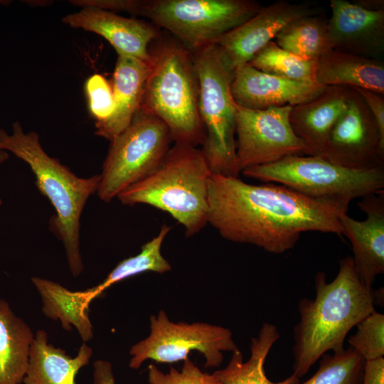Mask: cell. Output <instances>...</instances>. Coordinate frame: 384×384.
<instances>
[{"instance_id": "15", "label": "cell", "mask_w": 384, "mask_h": 384, "mask_svg": "<svg viewBox=\"0 0 384 384\" xmlns=\"http://www.w3.org/2000/svg\"><path fill=\"white\" fill-rule=\"evenodd\" d=\"M327 27L331 48L382 60L384 54V11H369L353 2L331 0Z\"/></svg>"}, {"instance_id": "22", "label": "cell", "mask_w": 384, "mask_h": 384, "mask_svg": "<svg viewBox=\"0 0 384 384\" xmlns=\"http://www.w3.org/2000/svg\"><path fill=\"white\" fill-rule=\"evenodd\" d=\"M31 281L38 292L42 311L50 319L60 321L65 331H78L82 342L93 338V326L89 317V302L85 290L71 291L58 282L33 277Z\"/></svg>"}, {"instance_id": "16", "label": "cell", "mask_w": 384, "mask_h": 384, "mask_svg": "<svg viewBox=\"0 0 384 384\" xmlns=\"http://www.w3.org/2000/svg\"><path fill=\"white\" fill-rule=\"evenodd\" d=\"M358 206L366 214L364 220L343 213L339 223L342 235L352 245V258L360 280L372 287L376 277L384 273V193L362 198Z\"/></svg>"}, {"instance_id": "30", "label": "cell", "mask_w": 384, "mask_h": 384, "mask_svg": "<svg viewBox=\"0 0 384 384\" xmlns=\"http://www.w3.org/2000/svg\"><path fill=\"white\" fill-rule=\"evenodd\" d=\"M149 384H222L216 376L202 372L188 357L184 360L181 371L171 368L164 373L154 364L148 368Z\"/></svg>"}, {"instance_id": "25", "label": "cell", "mask_w": 384, "mask_h": 384, "mask_svg": "<svg viewBox=\"0 0 384 384\" xmlns=\"http://www.w3.org/2000/svg\"><path fill=\"white\" fill-rule=\"evenodd\" d=\"M323 15L304 16L288 24L275 37L274 42L282 49L309 60H318L332 49Z\"/></svg>"}, {"instance_id": "14", "label": "cell", "mask_w": 384, "mask_h": 384, "mask_svg": "<svg viewBox=\"0 0 384 384\" xmlns=\"http://www.w3.org/2000/svg\"><path fill=\"white\" fill-rule=\"evenodd\" d=\"M326 87L316 82L296 81L270 75L246 63L235 70L230 90L238 105L262 110L306 102Z\"/></svg>"}, {"instance_id": "19", "label": "cell", "mask_w": 384, "mask_h": 384, "mask_svg": "<svg viewBox=\"0 0 384 384\" xmlns=\"http://www.w3.org/2000/svg\"><path fill=\"white\" fill-rule=\"evenodd\" d=\"M150 63L117 55L111 83L114 110L107 120L95 124V134L112 142L129 126L142 102Z\"/></svg>"}, {"instance_id": "10", "label": "cell", "mask_w": 384, "mask_h": 384, "mask_svg": "<svg viewBox=\"0 0 384 384\" xmlns=\"http://www.w3.org/2000/svg\"><path fill=\"white\" fill-rule=\"evenodd\" d=\"M150 334L133 345L129 366L137 369L148 359L158 363H174L188 358L196 351L206 358V368L218 367L224 351H235L238 347L232 332L220 326L207 323H175L164 310L150 316Z\"/></svg>"}, {"instance_id": "18", "label": "cell", "mask_w": 384, "mask_h": 384, "mask_svg": "<svg viewBox=\"0 0 384 384\" xmlns=\"http://www.w3.org/2000/svg\"><path fill=\"white\" fill-rule=\"evenodd\" d=\"M352 87L330 86L314 99L292 107L289 122L306 156H321L329 136L348 107Z\"/></svg>"}, {"instance_id": "23", "label": "cell", "mask_w": 384, "mask_h": 384, "mask_svg": "<svg viewBox=\"0 0 384 384\" xmlns=\"http://www.w3.org/2000/svg\"><path fill=\"white\" fill-rule=\"evenodd\" d=\"M30 326L0 297V384H21L34 339Z\"/></svg>"}, {"instance_id": "35", "label": "cell", "mask_w": 384, "mask_h": 384, "mask_svg": "<svg viewBox=\"0 0 384 384\" xmlns=\"http://www.w3.org/2000/svg\"><path fill=\"white\" fill-rule=\"evenodd\" d=\"M353 3L366 10L384 11L383 0H357Z\"/></svg>"}, {"instance_id": "3", "label": "cell", "mask_w": 384, "mask_h": 384, "mask_svg": "<svg viewBox=\"0 0 384 384\" xmlns=\"http://www.w3.org/2000/svg\"><path fill=\"white\" fill-rule=\"evenodd\" d=\"M212 174L201 149L174 144L150 174L117 198L124 205L146 204L169 213L191 237L208 224Z\"/></svg>"}, {"instance_id": "24", "label": "cell", "mask_w": 384, "mask_h": 384, "mask_svg": "<svg viewBox=\"0 0 384 384\" xmlns=\"http://www.w3.org/2000/svg\"><path fill=\"white\" fill-rule=\"evenodd\" d=\"M276 326L264 323L257 337L251 339L250 356L243 361V356L238 349L233 352L228 366L213 374L222 384H297L299 379L293 375L279 382L271 381L266 375L264 365L273 345L279 338Z\"/></svg>"}, {"instance_id": "4", "label": "cell", "mask_w": 384, "mask_h": 384, "mask_svg": "<svg viewBox=\"0 0 384 384\" xmlns=\"http://www.w3.org/2000/svg\"><path fill=\"white\" fill-rule=\"evenodd\" d=\"M0 145L27 163L36 176L39 191L49 200L56 215L52 226L63 242L70 271L78 277L84 266L80 251V219L89 197L97 191L100 174L80 178L41 147L35 132L25 133L18 122L9 134L0 129Z\"/></svg>"}, {"instance_id": "12", "label": "cell", "mask_w": 384, "mask_h": 384, "mask_svg": "<svg viewBox=\"0 0 384 384\" xmlns=\"http://www.w3.org/2000/svg\"><path fill=\"white\" fill-rule=\"evenodd\" d=\"M321 157L351 169L384 168V139L366 102L353 87L347 109L332 129Z\"/></svg>"}, {"instance_id": "6", "label": "cell", "mask_w": 384, "mask_h": 384, "mask_svg": "<svg viewBox=\"0 0 384 384\" xmlns=\"http://www.w3.org/2000/svg\"><path fill=\"white\" fill-rule=\"evenodd\" d=\"M199 82L198 109L205 129L201 151L213 174L239 177L236 161L235 69L217 44L193 50Z\"/></svg>"}, {"instance_id": "20", "label": "cell", "mask_w": 384, "mask_h": 384, "mask_svg": "<svg viewBox=\"0 0 384 384\" xmlns=\"http://www.w3.org/2000/svg\"><path fill=\"white\" fill-rule=\"evenodd\" d=\"M92 349L82 342L78 354L69 356L61 348L48 343L47 333L37 331L31 345L28 366L23 384H77L79 370L89 364Z\"/></svg>"}, {"instance_id": "21", "label": "cell", "mask_w": 384, "mask_h": 384, "mask_svg": "<svg viewBox=\"0 0 384 384\" xmlns=\"http://www.w3.org/2000/svg\"><path fill=\"white\" fill-rule=\"evenodd\" d=\"M316 82L326 87L346 86L384 95V63L331 49L317 60Z\"/></svg>"}, {"instance_id": "26", "label": "cell", "mask_w": 384, "mask_h": 384, "mask_svg": "<svg viewBox=\"0 0 384 384\" xmlns=\"http://www.w3.org/2000/svg\"><path fill=\"white\" fill-rule=\"evenodd\" d=\"M171 229L166 224L162 225L159 234L144 244L139 254L121 261L100 284L85 289L90 302L114 284L130 277L145 272L161 274L170 271L171 265L162 255L161 247Z\"/></svg>"}, {"instance_id": "36", "label": "cell", "mask_w": 384, "mask_h": 384, "mask_svg": "<svg viewBox=\"0 0 384 384\" xmlns=\"http://www.w3.org/2000/svg\"><path fill=\"white\" fill-rule=\"evenodd\" d=\"M9 158L6 151L4 150L0 145V164L4 163Z\"/></svg>"}, {"instance_id": "13", "label": "cell", "mask_w": 384, "mask_h": 384, "mask_svg": "<svg viewBox=\"0 0 384 384\" xmlns=\"http://www.w3.org/2000/svg\"><path fill=\"white\" fill-rule=\"evenodd\" d=\"M310 5L279 1L262 8L250 19L223 36L216 43L232 67L248 63L288 24L314 15Z\"/></svg>"}, {"instance_id": "2", "label": "cell", "mask_w": 384, "mask_h": 384, "mask_svg": "<svg viewBox=\"0 0 384 384\" xmlns=\"http://www.w3.org/2000/svg\"><path fill=\"white\" fill-rule=\"evenodd\" d=\"M315 290L314 299L299 302V320L293 329L292 375L298 379L324 353L343 349L348 332L375 311V290L360 280L351 256L340 260L331 282L325 272H318Z\"/></svg>"}, {"instance_id": "29", "label": "cell", "mask_w": 384, "mask_h": 384, "mask_svg": "<svg viewBox=\"0 0 384 384\" xmlns=\"http://www.w3.org/2000/svg\"><path fill=\"white\" fill-rule=\"evenodd\" d=\"M356 327V333L348 340V346L365 361L383 358L384 315L374 311L361 321Z\"/></svg>"}, {"instance_id": "31", "label": "cell", "mask_w": 384, "mask_h": 384, "mask_svg": "<svg viewBox=\"0 0 384 384\" xmlns=\"http://www.w3.org/2000/svg\"><path fill=\"white\" fill-rule=\"evenodd\" d=\"M89 109L95 124L107 120L114 110L113 90L107 79L100 74L91 75L85 83Z\"/></svg>"}, {"instance_id": "37", "label": "cell", "mask_w": 384, "mask_h": 384, "mask_svg": "<svg viewBox=\"0 0 384 384\" xmlns=\"http://www.w3.org/2000/svg\"><path fill=\"white\" fill-rule=\"evenodd\" d=\"M1 203H1V198H0V206H1Z\"/></svg>"}, {"instance_id": "33", "label": "cell", "mask_w": 384, "mask_h": 384, "mask_svg": "<svg viewBox=\"0 0 384 384\" xmlns=\"http://www.w3.org/2000/svg\"><path fill=\"white\" fill-rule=\"evenodd\" d=\"M361 384H384V358L365 361Z\"/></svg>"}, {"instance_id": "34", "label": "cell", "mask_w": 384, "mask_h": 384, "mask_svg": "<svg viewBox=\"0 0 384 384\" xmlns=\"http://www.w3.org/2000/svg\"><path fill=\"white\" fill-rule=\"evenodd\" d=\"M93 384H116L110 362L98 359L92 365Z\"/></svg>"}, {"instance_id": "11", "label": "cell", "mask_w": 384, "mask_h": 384, "mask_svg": "<svg viewBox=\"0 0 384 384\" xmlns=\"http://www.w3.org/2000/svg\"><path fill=\"white\" fill-rule=\"evenodd\" d=\"M292 106L257 110L236 104V161L239 171L305 154V145L294 132Z\"/></svg>"}, {"instance_id": "9", "label": "cell", "mask_w": 384, "mask_h": 384, "mask_svg": "<svg viewBox=\"0 0 384 384\" xmlns=\"http://www.w3.org/2000/svg\"><path fill=\"white\" fill-rule=\"evenodd\" d=\"M172 142L165 123L142 106L129 126L110 142L97 191L106 202L150 174Z\"/></svg>"}, {"instance_id": "17", "label": "cell", "mask_w": 384, "mask_h": 384, "mask_svg": "<svg viewBox=\"0 0 384 384\" xmlns=\"http://www.w3.org/2000/svg\"><path fill=\"white\" fill-rule=\"evenodd\" d=\"M62 21L73 28L95 33L105 38L117 55L150 63L149 45L159 37L156 26L145 21L126 18L96 6H82Z\"/></svg>"}, {"instance_id": "1", "label": "cell", "mask_w": 384, "mask_h": 384, "mask_svg": "<svg viewBox=\"0 0 384 384\" xmlns=\"http://www.w3.org/2000/svg\"><path fill=\"white\" fill-rule=\"evenodd\" d=\"M347 212L283 185H255L239 177L212 174L208 224L225 240L281 254L304 232L341 236L339 217Z\"/></svg>"}, {"instance_id": "27", "label": "cell", "mask_w": 384, "mask_h": 384, "mask_svg": "<svg viewBox=\"0 0 384 384\" xmlns=\"http://www.w3.org/2000/svg\"><path fill=\"white\" fill-rule=\"evenodd\" d=\"M317 60H309L287 51L273 41L269 42L248 63L263 73L282 78L316 82Z\"/></svg>"}, {"instance_id": "28", "label": "cell", "mask_w": 384, "mask_h": 384, "mask_svg": "<svg viewBox=\"0 0 384 384\" xmlns=\"http://www.w3.org/2000/svg\"><path fill=\"white\" fill-rule=\"evenodd\" d=\"M320 359L316 372L302 384L362 383L365 360L351 347L324 353Z\"/></svg>"}, {"instance_id": "5", "label": "cell", "mask_w": 384, "mask_h": 384, "mask_svg": "<svg viewBox=\"0 0 384 384\" xmlns=\"http://www.w3.org/2000/svg\"><path fill=\"white\" fill-rule=\"evenodd\" d=\"M149 52L150 71L141 106L165 123L174 144L202 146L206 134L193 53L173 41H159Z\"/></svg>"}, {"instance_id": "8", "label": "cell", "mask_w": 384, "mask_h": 384, "mask_svg": "<svg viewBox=\"0 0 384 384\" xmlns=\"http://www.w3.org/2000/svg\"><path fill=\"white\" fill-rule=\"evenodd\" d=\"M262 6L252 0H142L138 14L193 50L216 44Z\"/></svg>"}, {"instance_id": "7", "label": "cell", "mask_w": 384, "mask_h": 384, "mask_svg": "<svg viewBox=\"0 0 384 384\" xmlns=\"http://www.w3.org/2000/svg\"><path fill=\"white\" fill-rule=\"evenodd\" d=\"M241 173L263 182L278 183L346 212L352 200L384 193V168L351 169L321 156H289Z\"/></svg>"}, {"instance_id": "32", "label": "cell", "mask_w": 384, "mask_h": 384, "mask_svg": "<svg viewBox=\"0 0 384 384\" xmlns=\"http://www.w3.org/2000/svg\"><path fill=\"white\" fill-rule=\"evenodd\" d=\"M363 97L369 108L379 128L382 139H384V97L375 92L354 88Z\"/></svg>"}]
</instances>
